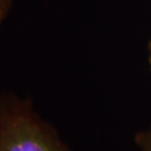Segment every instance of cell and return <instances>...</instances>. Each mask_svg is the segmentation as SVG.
Masks as SVG:
<instances>
[{
	"mask_svg": "<svg viewBox=\"0 0 151 151\" xmlns=\"http://www.w3.org/2000/svg\"><path fill=\"white\" fill-rule=\"evenodd\" d=\"M0 151H72L28 98L0 92Z\"/></svg>",
	"mask_w": 151,
	"mask_h": 151,
	"instance_id": "6da1fadb",
	"label": "cell"
},
{
	"mask_svg": "<svg viewBox=\"0 0 151 151\" xmlns=\"http://www.w3.org/2000/svg\"><path fill=\"white\" fill-rule=\"evenodd\" d=\"M134 144L137 151H151V125L136 134Z\"/></svg>",
	"mask_w": 151,
	"mask_h": 151,
	"instance_id": "7a4b0ae2",
	"label": "cell"
},
{
	"mask_svg": "<svg viewBox=\"0 0 151 151\" xmlns=\"http://www.w3.org/2000/svg\"><path fill=\"white\" fill-rule=\"evenodd\" d=\"M13 5V0H0V27L8 17Z\"/></svg>",
	"mask_w": 151,
	"mask_h": 151,
	"instance_id": "3957f363",
	"label": "cell"
},
{
	"mask_svg": "<svg viewBox=\"0 0 151 151\" xmlns=\"http://www.w3.org/2000/svg\"><path fill=\"white\" fill-rule=\"evenodd\" d=\"M147 63H148L149 69L151 71V38L147 45Z\"/></svg>",
	"mask_w": 151,
	"mask_h": 151,
	"instance_id": "277c9868",
	"label": "cell"
}]
</instances>
